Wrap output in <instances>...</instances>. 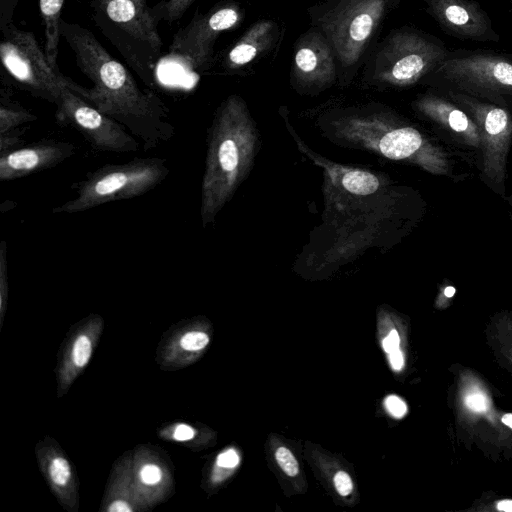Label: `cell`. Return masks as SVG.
<instances>
[{"label": "cell", "mask_w": 512, "mask_h": 512, "mask_svg": "<svg viewBox=\"0 0 512 512\" xmlns=\"http://www.w3.org/2000/svg\"><path fill=\"white\" fill-rule=\"evenodd\" d=\"M196 0H163L151 7L155 21L173 23L180 20Z\"/></svg>", "instance_id": "44dd1931"}, {"label": "cell", "mask_w": 512, "mask_h": 512, "mask_svg": "<svg viewBox=\"0 0 512 512\" xmlns=\"http://www.w3.org/2000/svg\"><path fill=\"white\" fill-rule=\"evenodd\" d=\"M55 120L77 130L92 148L101 152L128 153L140 148L139 141L113 118L66 87L56 102Z\"/></svg>", "instance_id": "7c38bea8"}, {"label": "cell", "mask_w": 512, "mask_h": 512, "mask_svg": "<svg viewBox=\"0 0 512 512\" xmlns=\"http://www.w3.org/2000/svg\"><path fill=\"white\" fill-rule=\"evenodd\" d=\"M386 410L395 418H402L407 413L406 403L396 395H389L385 398Z\"/></svg>", "instance_id": "4316f807"}, {"label": "cell", "mask_w": 512, "mask_h": 512, "mask_svg": "<svg viewBox=\"0 0 512 512\" xmlns=\"http://www.w3.org/2000/svg\"><path fill=\"white\" fill-rule=\"evenodd\" d=\"M505 1L509 4V6H510V8L512 10V0H505Z\"/></svg>", "instance_id": "ab89813d"}, {"label": "cell", "mask_w": 512, "mask_h": 512, "mask_svg": "<svg viewBox=\"0 0 512 512\" xmlns=\"http://www.w3.org/2000/svg\"><path fill=\"white\" fill-rule=\"evenodd\" d=\"M448 50L441 39L420 29H393L366 56L363 81L378 88L413 86L439 65Z\"/></svg>", "instance_id": "8992f818"}, {"label": "cell", "mask_w": 512, "mask_h": 512, "mask_svg": "<svg viewBox=\"0 0 512 512\" xmlns=\"http://www.w3.org/2000/svg\"><path fill=\"white\" fill-rule=\"evenodd\" d=\"M497 508L500 511L512 512V500H502L498 502Z\"/></svg>", "instance_id": "8d00e7d4"}, {"label": "cell", "mask_w": 512, "mask_h": 512, "mask_svg": "<svg viewBox=\"0 0 512 512\" xmlns=\"http://www.w3.org/2000/svg\"><path fill=\"white\" fill-rule=\"evenodd\" d=\"M216 463L223 468H234L239 463V456L234 449H228L219 454Z\"/></svg>", "instance_id": "1f68e13d"}, {"label": "cell", "mask_w": 512, "mask_h": 512, "mask_svg": "<svg viewBox=\"0 0 512 512\" xmlns=\"http://www.w3.org/2000/svg\"><path fill=\"white\" fill-rule=\"evenodd\" d=\"M398 4L399 0H324L308 8L312 27L332 47L343 85L352 81L365 62L383 20Z\"/></svg>", "instance_id": "277c9868"}, {"label": "cell", "mask_w": 512, "mask_h": 512, "mask_svg": "<svg viewBox=\"0 0 512 512\" xmlns=\"http://www.w3.org/2000/svg\"><path fill=\"white\" fill-rule=\"evenodd\" d=\"M95 25L148 88L156 82L163 42L147 0H92Z\"/></svg>", "instance_id": "5b68a950"}, {"label": "cell", "mask_w": 512, "mask_h": 512, "mask_svg": "<svg viewBox=\"0 0 512 512\" xmlns=\"http://www.w3.org/2000/svg\"><path fill=\"white\" fill-rule=\"evenodd\" d=\"M502 422L508 426L509 428L512 429V414L510 413H507L505 415H503L502 417Z\"/></svg>", "instance_id": "74e56055"}, {"label": "cell", "mask_w": 512, "mask_h": 512, "mask_svg": "<svg viewBox=\"0 0 512 512\" xmlns=\"http://www.w3.org/2000/svg\"><path fill=\"white\" fill-rule=\"evenodd\" d=\"M65 0H39V11L44 26V51L51 66L59 70L57 64L60 40L61 12Z\"/></svg>", "instance_id": "d6986e66"}, {"label": "cell", "mask_w": 512, "mask_h": 512, "mask_svg": "<svg viewBox=\"0 0 512 512\" xmlns=\"http://www.w3.org/2000/svg\"><path fill=\"white\" fill-rule=\"evenodd\" d=\"M60 35L74 52L78 68L93 83L91 88L76 83L72 91L123 125L145 150L174 136L168 107L153 91L140 89L130 71L90 30L62 19Z\"/></svg>", "instance_id": "6da1fadb"}, {"label": "cell", "mask_w": 512, "mask_h": 512, "mask_svg": "<svg viewBox=\"0 0 512 512\" xmlns=\"http://www.w3.org/2000/svg\"><path fill=\"white\" fill-rule=\"evenodd\" d=\"M244 18V9L234 1L217 3L205 13L197 11L189 23L173 35L169 53L190 68H209L219 35L239 26Z\"/></svg>", "instance_id": "8fae6325"}, {"label": "cell", "mask_w": 512, "mask_h": 512, "mask_svg": "<svg viewBox=\"0 0 512 512\" xmlns=\"http://www.w3.org/2000/svg\"><path fill=\"white\" fill-rule=\"evenodd\" d=\"M412 106L416 112L437 124L463 144L480 148L477 123L456 103L432 89L417 96Z\"/></svg>", "instance_id": "e0dca14e"}, {"label": "cell", "mask_w": 512, "mask_h": 512, "mask_svg": "<svg viewBox=\"0 0 512 512\" xmlns=\"http://www.w3.org/2000/svg\"><path fill=\"white\" fill-rule=\"evenodd\" d=\"M444 294L446 297H452L455 294V288L452 286H448L444 290Z\"/></svg>", "instance_id": "f35d334b"}, {"label": "cell", "mask_w": 512, "mask_h": 512, "mask_svg": "<svg viewBox=\"0 0 512 512\" xmlns=\"http://www.w3.org/2000/svg\"><path fill=\"white\" fill-rule=\"evenodd\" d=\"M71 475L70 466L66 459L62 457L55 458L50 466V476L57 485H65Z\"/></svg>", "instance_id": "cb8c5ba5"}, {"label": "cell", "mask_w": 512, "mask_h": 512, "mask_svg": "<svg viewBox=\"0 0 512 512\" xmlns=\"http://www.w3.org/2000/svg\"><path fill=\"white\" fill-rule=\"evenodd\" d=\"M334 485L341 496H348L353 490V482L350 475L345 471H338L334 478Z\"/></svg>", "instance_id": "f1b7e54d"}, {"label": "cell", "mask_w": 512, "mask_h": 512, "mask_svg": "<svg viewBox=\"0 0 512 512\" xmlns=\"http://www.w3.org/2000/svg\"><path fill=\"white\" fill-rule=\"evenodd\" d=\"M466 406L475 412H484L487 409L486 399L479 392L470 393L465 397Z\"/></svg>", "instance_id": "4dcf8cb0"}, {"label": "cell", "mask_w": 512, "mask_h": 512, "mask_svg": "<svg viewBox=\"0 0 512 512\" xmlns=\"http://www.w3.org/2000/svg\"><path fill=\"white\" fill-rule=\"evenodd\" d=\"M209 343V337L204 332L191 331L182 336L180 345L187 351L201 350Z\"/></svg>", "instance_id": "d4e9b609"}, {"label": "cell", "mask_w": 512, "mask_h": 512, "mask_svg": "<svg viewBox=\"0 0 512 512\" xmlns=\"http://www.w3.org/2000/svg\"><path fill=\"white\" fill-rule=\"evenodd\" d=\"M421 84L438 91L463 93L512 110V52L449 49Z\"/></svg>", "instance_id": "52a82bcc"}, {"label": "cell", "mask_w": 512, "mask_h": 512, "mask_svg": "<svg viewBox=\"0 0 512 512\" xmlns=\"http://www.w3.org/2000/svg\"><path fill=\"white\" fill-rule=\"evenodd\" d=\"M92 345L89 338L85 335L79 336L73 346L72 356L77 367H84L91 356Z\"/></svg>", "instance_id": "7402d4cb"}, {"label": "cell", "mask_w": 512, "mask_h": 512, "mask_svg": "<svg viewBox=\"0 0 512 512\" xmlns=\"http://www.w3.org/2000/svg\"><path fill=\"white\" fill-rule=\"evenodd\" d=\"M332 142L373 152L389 160L417 165L432 173L447 171L443 152L388 107L367 104L333 110L321 122Z\"/></svg>", "instance_id": "3957f363"}, {"label": "cell", "mask_w": 512, "mask_h": 512, "mask_svg": "<svg viewBox=\"0 0 512 512\" xmlns=\"http://www.w3.org/2000/svg\"><path fill=\"white\" fill-rule=\"evenodd\" d=\"M37 120V116L13 100L6 89L0 93V134Z\"/></svg>", "instance_id": "ffe728a7"}, {"label": "cell", "mask_w": 512, "mask_h": 512, "mask_svg": "<svg viewBox=\"0 0 512 512\" xmlns=\"http://www.w3.org/2000/svg\"><path fill=\"white\" fill-rule=\"evenodd\" d=\"M400 346V336L397 330L393 329L390 333L382 340V347L388 354L391 351L398 349Z\"/></svg>", "instance_id": "d6a6232c"}, {"label": "cell", "mask_w": 512, "mask_h": 512, "mask_svg": "<svg viewBox=\"0 0 512 512\" xmlns=\"http://www.w3.org/2000/svg\"><path fill=\"white\" fill-rule=\"evenodd\" d=\"M438 92L460 106L477 123L483 171L491 180L503 181L507 151L512 141L511 109L459 92Z\"/></svg>", "instance_id": "4fadbf2b"}, {"label": "cell", "mask_w": 512, "mask_h": 512, "mask_svg": "<svg viewBox=\"0 0 512 512\" xmlns=\"http://www.w3.org/2000/svg\"><path fill=\"white\" fill-rule=\"evenodd\" d=\"M0 59L14 82L37 98L56 104L64 88L75 83L48 61L33 32L10 23L0 29Z\"/></svg>", "instance_id": "9c48e42d"}, {"label": "cell", "mask_w": 512, "mask_h": 512, "mask_svg": "<svg viewBox=\"0 0 512 512\" xmlns=\"http://www.w3.org/2000/svg\"><path fill=\"white\" fill-rule=\"evenodd\" d=\"M389 362L394 371H400L404 366L402 351L398 348L388 353Z\"/></svg>", "instance_id": "e575fe53"}, {"label": "cell", "mask_w": 512, "mask_h": 512, "mask_svg": "<svg viewBox=\"0 0 512 512\" xmlns=\"http://www.w3.org/2000/svg\"><path fill=\"white\" fill-rule=\"evenodd\" d=\"M195 431L188 425L180 424L174 431V438L178 441H187L194 437Z\"/></svg>", "instance_id": "836d02e7"}, {"label": "cell", "mask_w": 512, "mask_h": 512, "mask_svg": "<svg viewBox=\"0 0 512 512\" xmlns=\"http://www.w3.org/2000/svg\"><path fill=\"white\" fill-rule=\"evenodd\" d=\"M25 129L16 128L0 134V154L20 147Z\"/></svg>", "instance_id": "484cf974"}, {"label": "cell", "mask_w": 512, "mask_h": 512, "mask_svg": "<svg viewBox=\"0 0 512 512\" xmlns=\"http://www.w3.org/2000/svg\"><path fill=\"white\" fill-rule=\"evenodd\" d=\"M338 79L337 62L326 37L315 27L296 40L290 80L301 94L314 95L331 87Z\"/></svg>", "instance_id": "5bb4252c"}, {"label": "cell", "mask_w": 512, "mask_h": 512, "mask_svg": "<svg viewBox=\"0 0 512 512\" xmlns=\"http://www.w3.org/2000/svg\"><path fill=\"white\" fill-rule=\"evenodd\" d=\"M275 458L279 467L290 477H294L299 472V465L292 454L286 447H279L275 452Z\"/></svg>", "instance_id": "603a6c76"}, {"label": "cell", "mask_w": 512, "mask_h": 512, "mask_svg": "<svg viewBox=\"0 0 512 512\" xmlns=\"http://www.w3.org/2000/svg\"><path fill=\"white\" fill-rule=\"evenodd\" d=\"M20 0H0V29L13 22L14 12Z\"/></svg>", "instance_id": "83f0119b"}, {"label": "cell", "mask_w": 512, "mask_h": 512, "mask_svg": "<svg viewBox=\"0 0 512 512\" xmlns=\"http://www.w3.org/2000/svg\"><path fill=\"white\" fill-rule=\"evenodd\" d=\"M168 174L166 160L161 158L101 166L77 184L73 199L54 207L52 213H79L108 202L139 197L162 183Z\"/></svg>", "instance_id": "ba28073f"}, {"label": "cell", "mask_w": 512, "mask_h": 512, "mask_svg": "<svg viewBox=\"0 0 512 512\" xmlns=\"http://www.w3.org/2000/svg\"><path fill=\"white\" fill-rule=\"evenodd\" d=\"M140 476L143 483L154 485L161 480L162 473L158 466L147 464L141 469Z\"/></svg>", "instance_id": "f546056e"}, {"label": "cell", "mask_w": 512, "mask_h": 512, "mask_svg": "<svg viewBox=\"0 0 512 512\" xmlns=\"http://www.w3.org/2000/svg\"><path fill=\"white\" fill-rule=\"evenodd\" d=\"M280 30L270 19L251 25L223 55L220 67L227 73L239 71L274 47Z\"/></svg>", "instance_id": "ac0fdd59"}, {"label": "cell", "mask_w": 512, "mask_h": 512, "mask_svg": "<svg viewBox=\"0 0 512 512\" xmlns=\"http://www.w3.org/2000/svg\"><path fill=\"white\" fill-rule=\"evenodd\" d=\"M70 142L41 140L0 154V180L12 181L55 167L72 157Z\"/></svg>", "instance_id": "2e32d148"}, {"label": "cell", "mask_w": 512, "mask_h": 512, "mask_svg": "<svg viewBox=\"0 0 512 512\" xmlns=\"http://www.w3.org/2000/svg\"><path fill=\"white\" fill-rule=\"evenodd\" d=\"M260 134L245 100L228 96L217 108L208 130L201 182L200 218L214 222L250 173L260 149Z\"/></svg>", "instance_id": "7a4b0ae2"}, {"label": "cell", "mask_w": 512, "mask_h": 512, "mask_svg": "<svg viewBox=\"0 0 512 512\" xmlns=\"http://www.w3.org/2000/svg\"><path fill=\"white\" fill-rule=\"evenodd\" d=\"M425 11L447 35L474 42L500 41L492 20L474 0H422Z\"/></svg>", "instance_id": "9a60e30c"}, {"label": "cell", "mask_w": 512, "mask_h": 512, "mask_svg": "<svg viewBox=\"0 0 512 512\" xmlns=\"http://www.w3.org/2000/svg\"><path fill=\"white\" fill-rule=\"evenodd\" d=\"M281 111V110H280ZM281 115L286 127L296 142L298 150L315 165L323 169L326 210L344 208L347 204H362L373 197L383 196L388 180L382 175L359 167L331 161L313 151L296 133L287 114Z\"/></svg>", "instance_id": "30bf717a"}, {"label": "cell", "mask_w": 512, "mask_h": 512, "mask_svg": "<svg viewBox=\"0 0 512 512\" xmlns=\"http://www.w3.org/2000/svg\"><path fill=\"white\" fill-rule=\"evenodd\" d=\"M110 512H131L132 508L124 501H114L108 508Z\"/></svg>", "instance_id": "d590c367"}]
</instances>
